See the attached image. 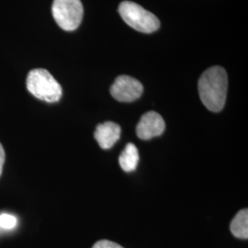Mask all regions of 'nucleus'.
<instances>
[{"label": "nucleus", "mask_w": 248, "mask_h": 248, "mask_svg": "<svg viewBox=\"0 0 248 248\" xmlns=\"http://www.w3.org/2000/svg\"><path fill=\"white\" fill-rule=\"evenodd\" d=\"M199 94L204 106L213 112L221 111L225 105L228 77L222 66L210 67L199 80Z\"/></svg>", "instance_id": "f257e3e1"}, {"label": "nucleus", "mask_w": 248, "mask_h": 248, "mask_svg": "<svg viewBox=\"0 0 248 248\" xmlns=\"http://www.w3.org/2000/svg\"><path fill=\"white\" fill-rule=\"evenodd\" d=\"M26 84L28 91L31 95L45 102H58L62 98L61 85L46 69L37 68L30 71Z\"/></svg>", "instance_id": "f03ea898"}, {"label": "nucleus", "mask_w": 248, "mask_h": 248, "mask_svg": "<svg viewBox=\"0 0 248 248\" xmlns=\"http://www.w3.org/2000/svg\"><path fill=\"white\" fill-rule=\"evenodd\" d=\"M119 13L126 24L142 33H152L159 29L158 18L137 3L122 2L119 6Z\"/></svg>", "instance_id": "7ed1b4c3"}, {"label": "nucleus", "mask_w": 248, "mask_h": 248, "mask_svg": "<svg viewBox=\"0 0 248 248\" xmlns=\"http://www.w3.org/2000/svg\"><path fill=\"white\" fill-rule=\"evenodd\" d=\"M52 13L58 26L72 31L81 24L84 9L81 0H53Z\"/></svg>", "instance_id": "20e7f679"}, {"label": "nucleus", "mask_w": 248, "mask_h": 248, "mask_svg": "<svg viewBox=\"0 0 248 248\" xmlns=\"http://www.w3.org/2000/svg\"><path fill=\"white\" fill-rule=\"evenodd\" d=\"M143 87L142 83L130 76H120L110 88V94L121 102H133L141 98Z\"/></svg>", "instance_id": "39448f33"}, {"label": "nucleus", "mask_w": 248, "mask_h": 248, "mask_svg": "<svg viewBox=\"0 0 248 248\" xmlns=\"http://www.w3.org/2000/svg\"><path fill=\"white\" fill-rule=\"evenodd\" d=\"M166 123L163 117L155 111H148L141 117L136 127L137 136L142 140H150L165 132Z\"/></svg>", "instance_id": "423d86ee"}, {"label": "nucleus", "mask_w": 248, "mask_h": 248, "mask_svg": "<svg viewBox=\"0 0 248 248\" xmlns=\"http://www.w3.org/2000/svg\"><path fill=\"white\" fill-rule=\"evenodd\" d=\"M122 129L119 124L112 122H106L98 124L94 133L99 146L102 149L111 148L121 137Z\"/></svg>", "instance_id": "0eeeda50"}, {"label": "nucleus", "mask_w": 248, "mask_h": 248, "mask_svg": "<svg viewBox=\"0 0 248 248\" xmlns=\"http://www.w3.org/2000/svg\"><path fill=\"white\" fill-rule=\"evenodd\" d=\"M140 155L137 147L132 143H128L123 153L121 154L119 157V163L121 168L125 172H133L134 171L139 163Z\"/></svg>", "instance_id": "6e6552de"}, {"label": "nucleus", "mask_w": 248, "mask_h": 248, "mask_svg": "<svg viewBox=\"0 0 248 248\" xmlns=\"http://www.w3.org/2000/svg\"><path fill=\"white\" fill-rule=\"evenodd\" d=\"M232 233L239 239L247 240L248 238V210H241L236 213L231 222Z\"/></svg>", "instance_id": "1a4fd4ad"}, {"label": "nucleus", "mask_w": 248, "mask_h": 248, "mask_svg": "<svg viewBox=\"0 0 248 248\" xmlns=\"http://www.w3.org/2000/svg\"><path fill=\"white\" fill-rule=\"evenodd\" d=\"M17 218L9 213H3L0 215V227L6 230H11L17 225Z\"/></svg>", "instance_id": "9d476101"}, {"label": "nucleus", "mask_w": 248, "mask_h": 248, "mask_svg": "<svg viewBox=\"0 0 248 248\" xmlns=\"http://www.w3.org/2000/svg\"><path fill=\"white\" fill-rule=\"evenodd\" d=\"M92 248H124L122 246L108 240H100Z\"/></svg>", "instance_id": "9b49d317"}, {"label": "nucleus", "mask_w": 248, "mask_h": 248, "mask_svg": "<svg viewBox=\"0 0 248 248\" xmlns=\"http://www.w3.org/2000/svg\"><path fill=\"white\" fill-rule=\"evenodd\" d=\"M5 158H6L5 151H4V148H3V145L0 143V176L2 174L3 166H4V163H5Z\"/></svg>", "instance_id": "f8f14e48"}]
</instances>
